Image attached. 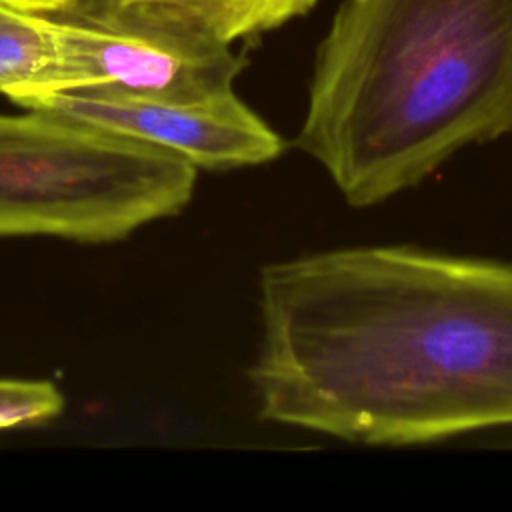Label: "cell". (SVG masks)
<instances>
[{
    "instance_id": "cell-8",
    "label": "cell",
    "mask_w": 512,
    "mask_h": 512,
    "mask_svg": "<svg viewBox=\"0 0 512 512\" xmlns=\"http://www.w3.org/2000/svg\"><path fill=\"white\" fill-rule=\"evenodd\" d=\"M62 408L64 396L48 380L0 378V432L46 422Z\"/></svg>"
},
{
    "instance_id": "cell-2",
    "label": "cell",
    "mask_w": 512,
    "mask_h": 512,
    "mask_svg": "<svg viewBox=\"0 0 512 512\" xmlns=\"http://www.w3.org/2000/svg\"><path fill=\"white\" fill-rule=\"evenodd\" d=\"M512 134V0H344L294 144L354 208Z\"/></svg>"
},
{
    "instance_id": "cell-5",
    "label": "cell",
    "mask_w": 512,
    "mask_h": 512,
    "mask_svg": "<svg viewBox=\"0 0 512 512\" xmlns=\"http://www.w3.org/2000/svg\"><path fill=\"white\" fill-rule=\"evenodd\" d=\"M20 108L58 112L100 130L166 150L194 168L230 170L272 162L284 140L236 92L196 102L98 92H22Z\"/></svg>"
},
{
    "instance_id": "cell-3",
    "label": "cell",
    "mask_w": 512,
    "mask_h": 512,
    "mask_svg": "<svg viewBox=\"0 0 512 512\" xmlns=\"http://www.w3.org/2000/svg\"><path fill=\"white\" fill-rule=\"evenodd\" d=\"M0 114V236L114 242L190 202L198 168L58 112Z\"/></svg>"
},
{
    "instance_id": "cell-7",
    "label": "cell",
    "mask_w": 512,
    "mask_h": 512,
    "mask_svg": "<svg viewBox=\"0 0 512 512\" xmlns=\"http://www.w3.org/2000/svg\"><path fill=\"white\" fill-rule=\"evenodd\" d=\"M52 62V40L40 14L0 6V94L36 86Z\"/></svg>"
},
{
    "instance_id": "cell-6",
    "label": "cell",
    "mask_w": 512,
    "mask_h": 512,
    "mask_svg": "<svg viewBox=\"0 0 512 512\" xmlns=\"http://www.w3.org/2000/svg\"><path fill=\"white\" fill-rule=\"evenodd\" d=\"M160 6L196 30L234 44L306 14L318 0H140Z\"/></svg>"
},
{
    "instance_id": "cell-9",
    "label": "cell",
    "mask_w": 512,
    "mask_h": 512,
    "mask_svg": "<svg viewBox=\"0 0 512 512\" xmlns=\"http://www.w3.org/2000/svg\"><path fill=\"white\" fill-rule=\"evenodd\" d=\"M82 0H0V6H8L28 14H54L66 10Z\"/></svg>"
},
{
    "instance_id": "cell-1",
    "label": "cell",
    "mask_w": 512,
    "mask_h": 512,
    "mask_svg": "<svg viewBox=\"0 0 512 512\" xmlns=\"http://www.w3.org/2000/svg\"><path fill=\"white\" fill-rule=\"evenodd\" d=\"M248 372L264 420L412 446L512 424V264L414 246L270 262Z\"/></svg>"
},
{
    "instance_id": "cell-4",
    "label": "cell",
    "mask_w": 512,
    "mask_h": 512,
    "mask_svg": "<svg viewBox=\"0 0 512 512\" xmlns=\"http://www.w3.org/2000/svg\"><path fill=\"white\" fill-rule=\"evenodd\" d=\"M52 62L22 92H98L196 102L234 90L244 60L230 44L140 0H82L40 14Z\"/></svg>"
}]
</instances>
